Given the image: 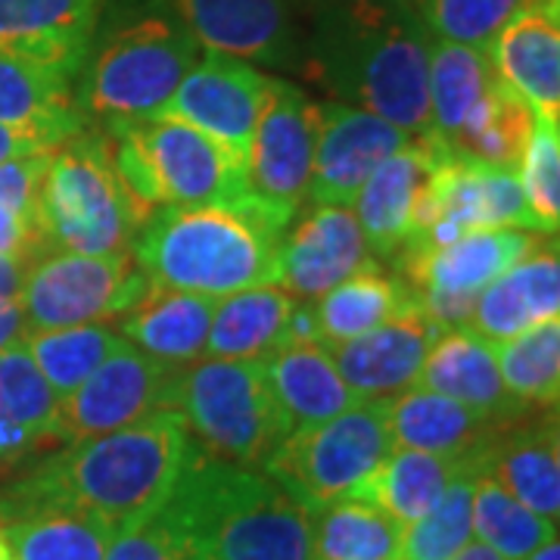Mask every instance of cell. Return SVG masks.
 Wrapping results in <instances>:
<instances>
[{"instance_id":"3957f363","label":"cell","mask_w":560,"mask_h":560,"mask_svg":"<svg viewBox=\"0 0 560 560\" xmlns=\"http://www.w3.org/2000/svg\"><path fill=\"white\" fill-rule=\"evenodd\" d=\"M153 517L187 560H315L312 511L265 470L212 458L197 442Z\"/></svg>"},{"instance_id":"4dcf8cb0","label":"cell","mask_w":560,"mask_h":560,"mask_svg":"<svg viewBox=\"0 0 560 560\" xmlns=\"http://www.w3.org/2000/svg\"><path fill=\"white\" fill-rule=\"evenodd\" d=\"M0 121L60 140L88 128L75 101V79L10 54H0Z\"/></svg>"},{"instance_id":"8992f818","label":"cell","mask_w":560,"mask_h":560,"mask_svg":"<svg viewBox=\"0 0 560 560\" xmlns=\"http://www.w3.org/2000/svg\"><path fill=\"white\" fill-rule=\"evenodd\" d=\"M135 215L160 206L234 202L246 197V165L224 143L175 116L113 121L101 128Z\"/></svg>"},{"instance_id":"ffe728a7","label":"cell","mask_w":560,"mask_h":560,"mask_svg":"<svg viewBox=\"0 0 560 560\" xmlns=\"http://www.w3.org/2000/svg\"><path fill=\"white\" fill-rule=\"evenodd\" d=\"M541 237L521 228H482V231H467L436 249L401 253L405 283L411 287L415 296L423 293L477 296L508 268H514L533 249H539Z\"/></svg>"},{"instance_id":"277c9868","label":"cell","mask_w":560,"mask_h":560,"mask_svg":"<svg viewBox=\"0 0 560 560\" xmlns=\"http://www.w3.org/2000/svg\"><path fill=\"white\" fill-rule=\"evenodd\" d=\"M296 215L256 197L200 206H160L140 221L131 259L150 283L221 300L278 283L280 241Z\"/></svg>"},{"instance_id":"d6a6232c","label":"cell","mask_w":560,"mask_h":560,"mask_svg":"<svg viewBox=\"0 0 560 560\" xmlns=\"http://www.w3.org/2000/svg\"><path fill=\"white\" fill-rule=\"evenodd\" d=\"M533 128L536 116L529 103L499 79L445 150L458 160L517 175Z\"/></svg>"},{"instance_id":"6da1fadb","label":"cell","mask_w":560,"mask_h":560,"mask_svg":"<svg viewBox=\"0 0 560 560\" xmlns=\"http://www.w3.org/2000/svg\"><path fill=\"white\" fill-rule=\"evenodd\" d=\"M190 445L175 411L69 442L0 486V526L40 511H79L109 526V533L147 521L172 495Z\"/></svg>"},{"instance_id":"f907efd6","label":"cell","mask_w":560,"mask_h":560,"mask_svg":"<svg viewBox=\"0 0 560 560\" xmlns=\"http://www.w3.org/2000/svg\"><path fill=\"white\" fill-rule=\"evenodd\" d=\"M448 560H504L501 555H495L492 548H486L482 541H467L464 548H460L455 558Z\"/></svg>"},{"instance_id":"4fadbf2b","label":"cell","mask_w":560,"mask_h":560,"mask_svg":"<svg viewBox=\"0 0 560 560\" xmlns=\"http://www.w3.org/2000/svg\"><path fill=\"white\" fill-rule=\"evenodd\" d=\"M175 374L178 368L150 359L138 346L121 340L119 349L60 401L57 442L94 440L150 415L172 411Z\"/></svg>"},{"instance_id":"f1b7e54d","label":"cell","mask_w":560,"mask_h":560,"mask_svg":"<svg viewBox=\"0 0 560 560\" xmlns=\"http://www.w3.org/2000/svg\"><path fill=\"white\" fill-rule=\"evenodd\" d=\"M296 302L300 300L290 296L280 283H259L215 300L202 359H268L290 340Z\"/></svg>"},{"instance_id":"7a4b0ae2","label":"cell","mask_w":560,"mask_h":560,"mask_svg":"<svg viewBox=\"0 0 560 560\" xmlns=\"http://www.w3.org/2000/svg\"><path fill=\"white\" fill-rule=\"evenodd\" d=\"M430 47L408 0H334L308 10L300 69L330 101L430 138Z\"/></svg>"},{"instance_id":"c3c4849f","label":"cell","mask_w":560,"mask_h":560,"mask_svg":"<svg viewBox=\"0 0 560 560\" xmlns=\"http://www.w3.org/2000/svg\"><path fill=\"white\" fill-rule=\"evenodd\" d=\"M32 268V259H16V256H0V302L20 300L25 275Z\"/></svg>"},{"instance_id":"db71d44e","label":"cell","mask_w":560,"mask_h":560,"mask_svg":"<svg viewBox=\"0 0 560 560\" xmlns=\"http://www.w3.org/2000/svg\"><path fill=\"white\" fill-rule=\"evenodd\" d=\"M300 3L305 10H312V7H318V3H334V0H300ZM408 3H411V0H408Z\"/></svg>"},{"instance_id":"484cf974","label":"cell","mask_w":560,"mask_h":560,"mask_svg":"<svg viewBox=\"0 0 560 560\" xmlns=\"http://www.w3.org/2000/svg\"><path fill=\"white\" fill-rule=\"evenodd\" d=\"M415 386L448 396L495 420L521 418L523 411H529L526 405L508 396L495 361V346L480 340L467 327L442 330L440 340L433 342L423 359Z\"/></svg>"},{"instance_id":"d6986e66","label":"cell","mask_w":560,"mask_h":560,"mask_svg":"<svg viewBox=\"0 0 560 560\" xmlns=\"http://www.w3.org/2000/svg\"><path fill=\"white\" fill-rule=\"evenodd\" d=\"M529 411H523L521 418L504 420L489 436V442L477 452V470L492 477L504 492H511L539 517L558 521V415L555 408H539V415Z\"/></svg>"},{"instance_id":"d590c367","label":"cell","mask_w":560,"mask_h":560,"mask_svg":"<svg viewBox=\"0 0 560 560\" xmlns=\"http://www.w3.org/2000/svg\"><path fill=\"white\" fill-rule=\"evenodd\" d=\"M119 330L113 324H75L54 330H25L22 346L38 364L44 381L60 396L75 393L103 361L119 349Z\"/></svg>"},{"instance_id":"7c38bea8","label":"cell","mask_w":560,"mask_h":560,"mask_svg":"<svg viewBox=\"0 0 560 560\" xmlns=\"http://www.w3.org/2000/svg\"><path fill=\"white\" fill-rule=\"evenodd\" d=\"M318 125L320 103L312 101L300 84L268 81L246 156V194L271 209L296 215L308 200Z\"/></svg>"},{"instance_id":"f5cc1de1","label":"cell","mask_w":560,"mask_h":560,"mask_svg":"<svg viewBox=\"0 0 560 560\" xmlns=\"http://www.w3.org/2000/svg\"><path fill=\"white\" fill-rule=\"evenodd\" d=\"M0 560H16L13 548H10V541H7V536H3V529H0Z\"/></svg>"},{"instance_id":"cb8c5ba5","label":"cell","mask_w":560,"mask_h":560,"mask_svg":"<svg viewBox=\"0 0 560 560\" xmlns=\"http://www.w3.org/2000/svg\"><path fill=\"white\" fill-rule=\"evenodd\" d=\"M548 318H560V259L555 243L551 249H533L480 290L467 330L499 346Z\"/></svg>"},{"instance_id":"ee69618b","label":"cell","mask_w":560,"mask_h":560,"mask_svg":"<svg viewBox=\"0 0 560 560\" xmlns=\"http://www.w3.org/2000/svg\"><path fill=\"white\" fill-rule=\"evenodd\" d=\"M47 162H50V150L35 153V156L0 162V206H7L20 215H28V219H38L40 184L47 175Z\"/></svg>"},{"instance_id":"74e56055","label":"cell","mask_w":560,"mask_h":560,"mask_svg":"<svg viewBox=\"0 0 560 560\" xmlns=\"http://www.w3.org/2000/svg\"><path fill=\"white\" fill-rule=\"evenodd\" d=\"M470 523L477 541L504 560H526L539 545L558 539V521L539 517L486 474H477Z\"/></svg>"},{"instance_id":"ac0fdd59","label":"cell","mask_w":560,"mask_h":560,"mask_svg":"<svg viewBox=\"0 0 560 560\" xmlns=\"http://www.w3.org/2000/svg\"><path fill=\"white\" fill-rule=\"evenodd\" d=\"M440 327L423 308L411 305L393 320L361 334L355 340L324 342L330 359L361 399H393L418 383L420 368L433 342L440 340Z\"/></svg>"},{"instance_id":"7402d4cb","label":"cell","mask_w":560,"mask_h":560,"mask_svg":"<svg viewBox=\"0 0 560 560\" xmlns=\"http://www.w3.org/2000/svg\"><path fill=\"white\" fill-rule=\"evenodd\" d=\"M489 62L541 121H560V0H536L486 47Z\"/></svg>"},{"instance_id":"836d02e7","label":"cell","mask_w":560,"mask_h":560,"mask_svg":"<svg viewBox=\"0 0 560 560\" xmlns=\"http://www.w3.org/2000/svg\"><path fill=\"white\" fill-rule=\"evenodd\" d=\"M499 81L489 54L455 40H436L430 47V138L448 147L458 138L467 116Z\"/></svg>"},{"instance_id":"52a82bcc","label":"cell","mask_w":560,"mask_h":560,"mask_svg":"<svg viewBox=\"0 0 560 560\" xmlns=\"http://www.w3.org/2000/svg\"><path fill=\"white\" fill-rule=\"evenodd\" d=\"M172 411L206 455L256 470L290 433L261 361L197 359L178 368Z\"/></svg>"},{"instance_id":"603a6c76","label":"cell","mask_w":560,"mask_h":560,"mask_svg":"<svg viewBox=\"0 0 560 560\" xmlns=\"http://www.w3.org/2000/svg\"><path fill=\"white\" fill-rule=\"evenodd\" d=\"M103 0H0V54L79 79Z\"/></svg>"},{"instance_id":"9c48e42d","label":"cell","mask_w":560,"mask_h":560,"mask_svg":"<svg viewBox=\"0 0 560 560\" xmlns=\"http://www.w3.org/2000/svg\"><path fill=\"white\" fill-rule=\"evenodd\" d=\"M386 399H364L337 418L287 433L261 467L308 511L349 499L389 455Z\"/></svg>"},{"instance_id":"816d5d0a","label":"cell","mask_w":560,"mask_h":560,"mask_svg":"<svg viewBox=\"0 0 560 560\" xmlns=\"http://www.w3.org/2000/svg\"><path fill=\"white\" fill-rule=\"evenodd\" d=\"M526 560H560L558 539H548L545 545H539V548H536V551H533Z\"/></svg>"},{"instance_id":"7bdbcfd3","label":"cell","mask_w":560,"mask_h":560,"mask_svg":"<svg viewBox=\"0 0 560 560\" xmlns=\"http://www.w3.org/2000/svg\"><path fill=\"white\" fill-rule=\"evenodd\" d=\"M560 121L536 119L517 180L539 234H558L560 224Z\"/></svg>"},{"instance_id":"60d3db41","label":"cell","mask_w":560,"mask_h":560,"mask_svg":"<svg viewBox=\"0 0 560 560\" xmlns=\"http://www.w3.org/2000/svg\"><path fill=\"white\" fill-rule=\"evenodd\" d=\"M60 396L20 342L0 349V423L25 430L40 442H57Z\"/></svg>"},{"instance_id":"8fae6325","label":"cell","mask_w":560,"mask_h":560,"mask_svg":"<svg viewBox=\"0 0 560 560\" xmlns=\"http://www.w3.org/2000/svg\"><path fill=\"white\" fill-rule=\"evenodd\" d=\"M482 228H521L539 234L517 175L445 153L420 197L415 228L401 253L436 249Z\"/></svg>"},{"instance_id":"9a60e30c","label":"cell","mask_w":560,"mask_h":560,"mask_svg":"<svg viewBox=\"0 0 560 560\" xmlns=\"http://www.w3.org/2000/svg\"><path fill=\"white\" fill-rule=\"evenodd\" d=\"M415 135L349 103H320L308 200L352 206L364 180L386 156L408 147Z\"/></svg>"},{"instance_id":"f6af8a7d","label":"cell","mask_w":560,"mask_h":560,"mask_svg":"<svg viewBox=\"0 0 560 560\" xmlns=\"http://www.w3.org/2000/svg\"><path fill=\"white\" fill-rule=\"evenodd\" d=\"M103 560H187L156 517L128 523L109 536Z\"/></svg>"},{"instance_id":"83f0119b","label":"cell","mask_w":560,"mask_h":560,"mask_svg":"<svg viewBox=\"0 0 560 560\" xmlns=\"http://www.w3.org/2000/svg\"><path fill=\"white\" fill-rule=\"evenodd\" d=\"M501 423L504 420L489 418L477 408H467L423 386H411L386 399V427L393 445L442 458H467L480 452Z\"/></svg>"},{"instance_id":"ba28073f","label":"cell","mask_w":560,"mask_h":560,"mask_svg":"<svg viewBox=\"0 0 560 560\" xmlns=\"http://www.w3.org/2000/svg\"><path fill=\"white\" fill-rule=\"evenodd\" d=\"M38 219L50 253H131L140 219L121 190L101 128H84L50 150L40 184Z\"/></svg>"},{"instance_id":"30bf717a","label":"cell","mask_w":560,"mask_h":560,"mask_svg":"<svg viewBox=\"0 0 560 560\" xmlns=\"http://www.w3.org/2000/svg\"><path fill=\"white\" fill-rule=\"evenodd\" d=\"M147 287L150 278L135 265L131 253L81 256L54 249L32 261L20 305L28 330L113 324Z\"/></svg>"},{"instance_id":"f35d334b","label":"cell","mask_w":560,"mask_h":560,"mask_svg":"<svg viewBox=\"0 0 560 560\" xmlns=\"http://www.w3.org/2000/svg\"><path fill=\"white\" fill-rule=\"evenodd\" d=\"M16 560H103L109 526L79 511H40L0 526Z\"/></svg>"},{"instance_id":"4316f807","label":"cell","mask_w":560,"mask_h":560,"mask_svg":"<svg viewBox=\"0 0 560 560\" xmlns=\"http://www.w3.org/2000/svg\"><path fill=\"white\" fill-rule=\"evenodd\" d=\"M212 308L215 300L150 283L143 296L113 320V327L119 330L121 340L138 346L143 355L168 368H187L206 352Z\"/></svg>"},{"instance_id":"e0dca14e","label":"cell","mask_w":560,"mask_h":560,"mask_svg":"<svg viewBox=\"0 0 560 560\" xmlns=\"http://www.w3.org/2000/svg\"><path fill=\"white\" fill-rule=\"evenodd\" d=\"M190 25L202 50L246 62L300 69L302 40L290 20V0H168Z\"/></svg>"},{"instance_id":"ab89813d","label":"cell","mask_w":560,"mask_h":560,"mask_svg":"<svg viewBox=\"0 0 560 560\" xmlns=\"http://www.w3.org/2000/svg\"><path fill=\"white\" fill-rule=\"evenodd\" d=\"M477 458L448 482L440 501L401 529L399 560H448L474 539V486H477Z\"/></svg>"},{"instance_id":"bcb514c9","label":"cell","mask_w":560,"mask_h":560,"mask_svg":"<svg viewBox=\"0 0 560 560\" xmlns=\"http://www.w3.org/2000/svg\"><path fill=\"white\" fill-rule=\"evenodd\" d=\"M44 253H50V246H47L40 221L0 206V256H16V259L35 261Z\"/></svg>"},{"instance_id":"1f68e13d","label":"cell","mask_w":560,"mask_h":560,"mask_svg":"<svg viewBox=\"0 0 560 560\" xmlns=\"http://www.w3.org/2000/svg\"><path fill=\"white\" fill-rule=\"evenodd\" d=\"M411 305H418L411 287L393 275H383L377 265L330 287L318 300H308L318 342L355 340L408 312Z\"/></svg>"},{"instance_id":"5bb4252c","label":"cell","mask_w":560,"mask_h":560,"mask_svg":"<svg viewBox=\"0 0 560 560\" xmlns=\"http://www.w3.org/2000/svg\"><path fill=\"white\" fill-rule=\"evenodd\" d=\"M268 81L271 75L259 72L256 62L219 50H202L197 66L184 75L162 113L206 131L246 165Z\"/></svg>"},{"instance_id":"681fc988","label":"cell","mask_w":560,"mask_h":560,"mask_svg":"<svg viewBox=\"0 0 560 560\" xmlns=\"http://www.w3.org/2000/svg\"><path fill=\"white\" fill-rule=\"evenodd\" d=\"M28 330L25 324V312H22L20 300L13 302H0V349L20 342Z\"/></svg>"},{"instance_id":"2e32d148","label":"cell","mask_w":560,"mask_h":560,"mask_svg":"<svg viewBox=\"0 0 560 560\" xmlns=\"http://www.w3.org/2000/svg\"><path fill=\"white\" fill-rule=\"evenodd\" d=\"M377 265L352 206L312 202L290 221L278 256V283L296 300H318L330 287Z\"/></svg>"},{"instance_id":"7dc6e473","label":"cell","mask_w":560,"mask_h":560,"mask_svg":"<svg viewBox=\"0 0 560 560\" xmlns=\"http://www.w3.org/2000/svg\"><path fill=\"white\" fill-rule=\"evenodd\" d=\"M60 143H66V140L54 138V135H44V131H35V128H20V125H3L0 121V162L47 153V150H54Z\"/></svg>"},{"instance_id":"f546056e","label":"cell","mask_w":560,"mask_h":560,"mask_svg":"<svg viewBox=\"0 0 560 560\" xmlns=\"http://www.w3.org/2000/svg\"><path fill=\"white\" fill-rule=\"evenodd\" d=\"M477 458H442V455H430V452H415V448H389V455L381 460V467L364 477L355 486L352 499L368 501L374 508H381L386 517L408 526L418 517H423L440 495L448 489V482L458 474H464Z\"/></svg>"},{"instance_id":"5b68a950","label":"cell","mask_w":560,"mask_h":560,"mask_svg":"<svg viewBox=\"0 0 560 560\" xmlns=\"http://www.w3.org/2000/svg\"><path fill=\"white\" fill-rule=\"evenodd\" d=\"M202 44L168 0H103L75 101L91 128L160 116Z\"/></svg>"},{"instance_id":"d4e9b609","label":"cell","mask_w":560,"mask_h":560,"mask_svg":"<svg viewBox=\"0 0 560 560\" xmlns=\"http://www.w3.org/2000/svg\"><path fill=\"white\" fill-rule=\"evenodd\" d=\"M261 364L290 433L337 418L364 401L342 381L327 346L318 340L283 342Z\"/></svg>"},{"instance_id":"e575fe53","label":"cell","mask_w":560,"mask_h":560,"mask_svg":"<svg viewBox=\"0 0 560 560\" xmlns=\"http://www.w3.org/2000/svg\"><path fill=\"white\" fill-rule=\"evenodd\" d=\"M401 529L381 508L349 495L312 511V555L315 560H399Z\"/></svg>"},{"instance_id":"b9f144b4","label":"cell","mask_w":560,"mask_h":560,"mask_svg":"<svg viewBox=\"0 0 560 560\" xmlns=\"http://www.w3.org/2000/svg\"><path fill=\"white\" fill-rule=\"evenodd\" d=\"M529 3L536 0H411L433 38L482 50Z\"/></svg>"},{"instance_id":"8d00e7d4","label":"cell","mask_w":560,"mask_h":560,"mask_svg":"<svg viewBox=\"0 0 560 560\" xmlns=\"http://www.w3.org/2000/svg\"><path fill=\"white\" fill-rule=\"evenodd\" d=\"M504 389L526 408H555L560 396V318L526 327L495 346Z\"/></svg>"},{"instance_id":"44dd1931","label":"cell","mask_w":560,"mask_h":560,"mask_svg":"<svg viewBox=\"0 0 560 560\" xmlns=\"http://www.w3.org/2000/svg\"><path fill=\"white\" fill-rule=\"evenodd\" d=\"M445 153L448 150L440 140L415 138L408 147L386 156L364 180L352 212L371 256H399L411 237L420 197Z\"/></svg>"}]
</instances>
